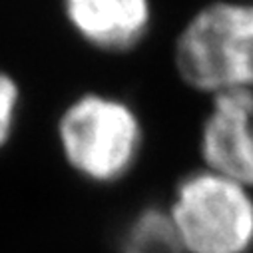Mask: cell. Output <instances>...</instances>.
Listing matches in <instances>:
<instances>
[{"label":"cell","instance_id":"7","mask_svg":"<svg viewBox=\"0 0 253 253\" xmlns=\"http://www.w3.org/2000/svg\"><path fill=\"white\" fill-rule=\"evenodd\" d=\"M18 100H20V94H18L16 82L10 76L0 72V148L6 144V140L12 134Z\"/></svg>","mask_w":253,"mask_h":253},{"label":"cell","instance_id":"5","mask_svg":"<svg viewBox=\"0 0 253 253\" xmlns=\"http://www.w3.org/2000/svg\"><path fill=\"white\" fill-rule=\"evenodd\" d=\"M64 12L86 42L110 52L136 46L152 20L150 0H64Z\"/></svg>","mask_w":253,"mask_h":253},{"label":"cell","instance_id":"3","mask_svg":"<svg viewBox=\"0 0 253 253\" xmlns=\"http://www.w3.org/2000/svg\"><path fill=\"white\" fill-rule=\"evenodd\" d=\"M60 142L70 166L94 181H116L142 146V128L128 104L100 94L76 100L60 120Z\"/></svg>","mask_w":253,"mask_h":253},{"label":"cell","instance_id":"1","mask_svg":"<svg viewBox=\"0 0 253 253\" xmlns=\"http://www.w3.org/2000/svg\"><path fill=\"white\" fill-rule=\"evenodd\" d=\"M177 70L198 90L221 94L253 86V2H213L177 38Z\"/></svg>","mask_w":253,"mask_h":253},{"label":"cell","instance_id":"4","mask_svg":"<svg viewBox=\"0 0 253 253\" xmlns=\"http://www.w3.org/2000/svg\"><path fill=\"white\" fill-rule=\"evenodd\" d=\"M202 154L211 171L253 187V90L215 94L202 132Z\"/></svg>","mask_w":253,"mask_h":253},{"label":"cell","instance_id":"2","mask_svg":"<svg viewBox=\"0 0 253 253\" xmlns=\"http://www.w3.org/2000/svg\"><path fill=\"white\" fill-rule=\"evenodd\" d=\"M169 215L189 253H247L253 247V200L243 185L211 169L179 183Z\"/></svg>","mask_w":253,"mask_h":253},{"label":"cell","instance_id":"6","mask_svg":"<svg viewBox=\"0 0 253 253\" xmlns=\"http://www.w3.org/2000/svg\"><path fill=\"white\" fill-rule=\"evenodd\" d=\"M120 253H185L171 215L148 208L140 211L126 227Z\"/></svg>","mask_w":253,"mask_h":253}]
</instances>
